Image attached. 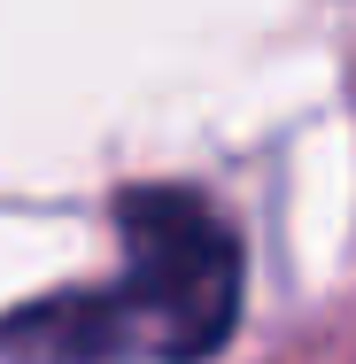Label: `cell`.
Listing matches in <instances>:
<instances>
[{
	"label": "cell",
	"mask_w": 356,
	"mask_h": 364,
	"mask_svg": "<svg viewBox=\"0 0 356 364\" xmlns=\"http://www.w3.org/2000/svg\"><path fill=\"white\" fill-rule=\"evenodd\" d=\"M124 272L0 318V364H202L240 326V232L186 186L117 194Z\"/></svg>",
	"instance_id": "cell-1"
}]
</instances>
